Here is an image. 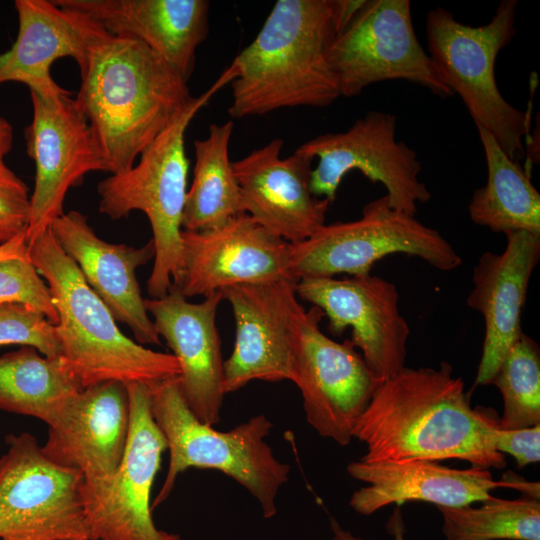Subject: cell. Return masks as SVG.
<instances>
[{
	"mask_svg": "<svg viewBox=\"0 0 540 540\" xmlns=\"http://www.w3.org/2000/svg\"><path fill=\"white\" fill-rule=\"evenodd\" d=\"M498 427L497 414L473 408L463 380L444 361L438 368L405 366L378 383L352 435L366 445L364 462L460 459L501 469Z\"/></svg>",
	"mask_w": 540,
	"mask_h": 540,
	"instance_id": "6da1fadb",
	"label": "cell"
},
{
	"mask_svg": "<svg viewBox=\"0 0 540 540\" xmlns=\"http://www.w3.org/2000/svg\"><path fill=\"white\" fill-rule=\"evenodd\" d=\"M79 71L74 100L110 174L129 170L193 99L188 82L149 47L103 28Z\"/></svg>",
	"mask_w": 540,
	"mask_h": 540,
	"instance_id": "7a4b0ae2",
	"label": "cell"
},
{
	"mask_svg": "<svg viewBox=\"0 0 540 540\" xmlns=\"http://www.w3.org/2000/svg\"><path fill=\"white\" fill-rule=\"evenodd\" d=\"M338 34L333 0H278L256 38L233 60V118L327 107L341 94L328 61Z\"/></svg>",
	"mask_w": 540,
	"mask_h": 540,
	"instance_id": "3957f363",
	"label": "cell"
},
{
	"mask_svg": "<svg viewBox=\"0 0 540 540\" xmlns=\"http://www.w3.org/2000/svg\"><path fill=\"white\" fill-rule=\"evenodd\" d=\"M58 314L60 357L82 388L116 381L150 387L180 375L173 354L154 351L127 337L108 307L89 287L51 228L28 244Z\"/></svg>",
	"mask_w": 540,
	"mask_h": 540,
	"instance_id": "277c9868",
	"label": "cell"
},
{
	"mask_svg": "<svg viewBox=\"0 0 540 540\" xmlns=\"http://www.w3.org/2000/svg\"><path fill=\"white\" fill-rule=\"evenodd\" d=\"M236 77L231 64L140 154L129 170L99 182V212L113 220L132 211L143 212L152 229L154 263L147 281L153 298L165 296L178 273L181 260L182 216L187 194L189 160L185 153L186 130L197 112L223 86Z\"/></svg>",
	"mask_w": 540,
	"mask_h": 540,
	"instance_id": "5b68a950",
	"label": "cell"
},
{
	"mask_svg": "<svg viewBox=\"0 0 540 540\" xmlns=\"http://www.w3.org/2000/svg\"><path fill=\"white\" fill-rule=\"evenodd\" d=\"M151 411L169 452L167 474L152 510L170 496L181 473L199 468L222 472L242 485L256 498L265 518L277 513L276 497L289 479L290 466L276 459L265 441L273 424L264 414L218 431L191 411L178 376L151 387Z\"/></svg>",
	"mask_w": 540,
	"mask_h": 540,
	"instance_id": "8992f818",
	"label": "cell"
},
{
	"mask_svg": "<svg viewBox=\"0 0 540 540\" xmlns=\"http://www.w3.org/2000/svg\"><path fill=\"white\" fill-rule=\"evenodd\" d=\"M517 6L516 0H503L490 22L477 27L459 22L443 7L426 18L429 56L441 80L461 97L476 126L488 130L516 161L525 155L530 116L501 95L495 62L516 33Z\"/></svg>",
	"mask_w": 540,
	"mask_h": 540,
	"instance_id": "52a82bcc",
	"label": "cell"
},
{
	"mask_svg": "<svg viewBox=\"0 0 540 540\" xmlns=\"http://www.w3.org/2000/svg\"><path fill=\"white\" fill-rule=\"evenodd\" d=\"M393 254L418 257L440 271L462 264L439 231L393 208L385 194L365 204L360 218L325 224L308 239L292 244L290 274L295 282L367 275L376 262Z\"/></svg>",
	"mask_w": 540,
	"mask_h": 540,
	"instance_id": "ba28073f",
	"label": "cell"
},
{
	"mask_svg": "<svg viewBox=\"0 0 540 540\" xmlns=\"http://www.w3.org/2000/svg\"><path fill=\"white\" fill-rule=\"evenodd\" d=\"M0 456V540H91L83 475L48 459L28 432Z\"/></svg>",
	"mask_w": 540,
	"mask_h": 540,
	"instance_id": "9c48e42d",
	"label": "cell"
},
{
	"mask_svg": "<svg viewBox=\"0 0 540 540\" xmlns=\"http://www.w3.org/2000/svg\"><path fill=\"white\" fill-rule=\"evenodd\" d=\"M323 316L317 307L305 310L300 302L293 312V383L309 425L346 446L378 383L350 339L337 342L320 329Z\"/></svg>",
	"mask_w": 540,
	"mask_h": 540,
	"instance_id": "30bf717a",
	"label": "cell"
},
{
	"mask_svg": "<svg viewBox=\"0 0 540 540\" xmlns=\"http://www.w3.org/2000/svg\"><path fill=\"white\" fill-rule=\"evenodd\" d=\"M328 61L344 97L360 95L373 83L398 79L441 98L453 95L415 34L409 0H366L334 38Z\"/></svg>",
	"mask_w": 540,
	"mask_h": 540,
	"instance_id": "8fae6325",
	"label": "cell"
},
{
	"mask_svg": "<svg viewBox=\"0 0 540 540\" xmlns=\"http://www.w3.org/2000/svg\"><path fill=\"white\" fill-rule=\"evenodd\" d=\"M126 388L130 426L124 457L112 476L82 487L91 540H181L158 529L152 518L151 490L167 443L152 415L151 387Z\"/></svg>",
	"mask_w": 540,
	"mask_h": 540,
	"instance_id": "7c38bea8",
	"label": "cell"
},
{
	"mask_svg": "<svg viewBox=\"0 0 540 540\" xmlns=\"http://www.w3.org/2000/svg\"><path fill=\"white\" fill-rule=\"evenodd\" d=\"M396 121L391 113L372 110L344 132L322 134L300 145L296 151L319 159L311 171L313 195L332 203L345 175L358 170L385 187L393 208L415 216L431 192L419 179L417 153L396 140Z\"/></svg>",
	"mask_w": 540,
	"mask_h": 540,
	"instance_id": "4fadbf2b",
	"label": "cell"
},
{
	"mask_svg": "<svg viewBox=\"0 0 540 540\" xmlns=\"http://www.w3.org/2000/svg\"><path fill=\"white\" fill-rule=\"evenodd\" d=\"M295 291L323 312L330 333L340 336L351 329L350 341L377 383L405 367L410 326L400 312L395 284L371 274L304 278Z\"/></svg>",
	"mask_w": 540,
	"mask_h": 540,
	"instance_id": "5bb4252c",
	"label": "cell"
},
{
	"mask_svg": "<svg viewBox=\"0 0 540 540\" xmlns=\"http://www.w3.org/2000/svg\"><path fill=\"white\" fill-rule=\"evenodd\" d=\"M70 95L45 98L30 92L32 120L25 139L35 164V180L25 230L27 244L64 213L70 188L90 172H106L89 124Z\"/></svg>",
	"mask_w": 540,
	"mask_h": 540,
	"instance_id": "9a60e30c",
	"label": "cell"
},
{
	"mask_svg": "<svg viewBox=\"0 0 540 540\" xmlns=\"http://www.w3.org/2000/svg\"><path fill=\"white\" fill-rule=\"evenodd\" d=\"M291 246L246 213L213 229L182 230L180 266L172 287L186 298H205L238 285L294 281Z\"/></svg>",
	"mask_w": 540,
	"mask_h": 540,
	"instance_id": "2e32d148",
	"label": "cell"
},
{
	"mask_svg": "<svg viewBox=\"0 0 540 540\" xmlns=\"http://www.w3.org/2000/svg\"><path fill=\"white\" fill-rule=\"evenodd\" d=\"M296 282L278 280L225 289L235 320V342L224 360V394L253 380L293 382L291 322L299 303Z\"/></svg>",
	"mask_w": 540,
	"mask_h": 540,
	"instance_id": "e0dca14e",
	"label": "cell"
},
{
	"mask_svg": "<svg viewBox=\"0 0 540 540\" xmlns=\"http://www.w3.org/2000/svg\"><path fill=\"white\" fill-rule=\"evenodd\" d=\"M347 472L366 484L352 494L349 502L362 515L409 501H424L437 507H462L491 498V492L499 487L518 489L539 498L538 482H527L513 473L496 481L488 469L476 466L455 469L427 460H358L347 465Z\"/></svg>",
	"mask_w": 540,
	"mask_h": 540,
	"instance_id": "ac0fdd59",
	"label": "cell"
},
{
	"mask_svg": "<svg viewBox=\"0 0 540 540\" xmlns=\"http://www.w3.org/2000/svg\"><path fill=\"white\" fill-rule=\"evenodd\" d=\"M283 140L275 138L232 162L244 212L271 233L296 244L326 224L330 202L313 195V158L295 151L281 158Z\"/></svg>",
	"mask_w": 540,
	"mask_h": 540,
	"instance_id": "d6986e66",
	"label": "cell"
},
{
	"mask_svg": "<svg viewBox=\"0 0 540 540\" xmlns=\"http://www.w3.org/2000/svg\"><path fill=\"white\" fill-rule=\"evenodd\" d=\"M223 293L189 302L171 286L160 298L145 299L159 337L165 339L180 366L179 383L183 397L204 424L220 420L224 392L221 341L216 317Z\"/></svg>",
	"mask_w": 540,
	"mask_h": 540,
	"instance_id": "ffe728a7",
	"label": "cell"
},
{
	"mask_svg": "<svg viewBox=\"0 0 540 540\" xmlns=\"http://www.w3.org/2000/svg\"><path fill=\"white\" fill-rule=\"evenodd\" d=\"M130 426L126 385L108 381L83 388L48 425L43 446L52 462L79 471L87 483L109 478L119 467Z\"/></svg>",
	"mask_w": 540,
	"mask_h": 540,
	"instance_id": "44dd1931",
	"label": "cell"
},
{
	"mask_svg": "<svg viewBox=\"0 0 540 540\" xmlns=\"http://www.w3.org/2000/svg\"><path fill=\"white\" fill-rule=\"evenodd\" d=\"M501 253L485 251L473 268L467 305L484 318L485 335L476 386L492 383L508 350L523 333L521 316L529 282L540 260V236L505 233Z\"/></svg>",
	"mask_w": 540,
	"mask_h": 540,
	"instance_id": "7402d4cb",
	"label": "cell"
},
{
	"mask_svg": "<svg viewBox=\"0 0 540 540\" xmlns=\"http://www.w3.org/2000/svg\"><path fill=\"white\" fill-rule=\"evenodd\" d=\"M50 228L115 320L128 326L139 344L160 345L136 278L137 268L155 256L152 239L137 248L106 242L75 210L64 212Z\"/></svg>",
	"mask_w": 540,
	"mask_h": 540,
	"instance_id": "603a6c76",
	"label": "cell"
},
{
	"mask_svg": "<svg viewBox=\"0 0 540 540\" xmlns=\"http://www.w3.org/2000/svg\"><path fill=\"white\" fill-rule=\"evenodd\" d=\"M14 6L18 33L12 47L0 55V85L19 82L45 98L71 94L54 81L51 67L58 59L70 57L80 70L102 27L53 0H16Z\"/></svg>",
	"mask_w": 540,
	"mask_h": 540,
	"instance_id": "cb8c5ba5",
	"label": "cell"
},
{
	"mask_svg": "<svg viewBox=\"0 0 540 540\" xmlns=\"http://www.w3.org/2000/svg\"><path fill=\"white\" fill-rule=\"evenodd\" d=\"M83 13L109 34L136 39L188 82L196 50L207 38L210 4L205 0H53Z\"/></svg>",
	"mask_w": 540,
	"mask_h": 540,
	"instance_id": "d4e9b609",
	"label": "cell"
},
{
	"mask_svg": "<svg viewBox=\"0 0 540 540\" xmlns=\"http://www.w3.org/2000/svg\"><path fill=\"white\" fill-rule=\"evenodd\" d=\"M476 127L485 153L487 182L472 194L470 219L493 232L527 231L540 236V194L530 171L511 159L488 130Z\"/></svg>",
	"mask_w": 540,
	"mask_h": 540,
	"instance_id": "484cf974",
	"label": "cell"
},
{
	"mask_svg": "<svg viewBox=\"0 0 540 540\" xmlns=\"http://www.w3.org/2000/svg\"><path fill=\"white\" fill-rule=\"evenodd\" d=\"M233 127L232 121L212 123L208 136L194 142L193 179L182 216L184 231L213 229L245 213L229 159Z\"/></svg>",
	"mask_w": 540,
	"mask_h": 540,
	"instance_id": "4316f807",
	"label": "cell"
},
{
	"mask_svg": "<svg viewBox=\"0 0 540 540\" xmlns=\"http://www.w3.org/2000/svg\"><path fill=\"white\" fill-rule=\"evenodd\" d=\"M82 389L61 357H47L28 346L0 356L3 411L34 417L48 426Z\"/></svg>",
	"mask_w": 540,
	"mask_h": 540,
	"instance_id": "83f0119b",
	"label": "cell"
},
{
	"mask_svg": "<svg viewBox=\"0 0 540 540\" xmlns=\"http://www.w3.org/2000/svg\"><path fill=\"white\" fill-rule=\"evenodd\" d=\"M479 507L438 506L446 540H540V502L492 496Z\"/></svg>",
	"mask_w": 540,
	"mask_h": 540,
	"instance_id": "f1b7e54d",
	"label": "cell"
},
{
	"mask_svg": "<svg viewBox=\"0 0 540 540\" xmlns=\"http://www.w3.org/2000/svg\"><path fill=\"white\" fill-rule=\"evenodd\" d=\"M503 398L499 428L540 424V350L524 332L508 350L492 380Z\"/></svg>",
	"mask_w": 540,
	"mask_h": 540,
	"instance_id": "f546056e",
	"label": "cell"
},
{
	"mask_svg": "<svg viewBox=\"0 0 540 540\" xmlns=\"http://www.w3.org/2000/svg\"><path fill=\"white\" fill-rule=\"evenodd\" d=\"M1 304L27 305L42 313L52 324L58 323V314L49 287L29 254L0 259Z\"/></svg>",
	"mask_w": 540,
	"mask_h": 540,
	"instance_id": "4dcf8cb0",
	"label": "cell"
},
{
	"mask_svg": "<svg viewBox=\"0 0 540 540\" xmlns=\"http://www.w3.org/2000/svg\"><path fill=\"white\" fill-rule=\"evenodd\" d=\"M7 345L32 347L51 358L61 352L55 325L23 304L0 305V347Z\"/></svg>",
	"mask_w": 540,
	"mask_h": 540,
	"instance_id": "1f68e13d",
	"label": "cell"
},
{
	"mask_svg": "<svg viewBox=\"0 0 540 540\" xmlns=\"http://www.w3.org/2000/svg\"><path fill=\"white\" fill-rule=\"evenodd\" d=\"M30 209L28 187L0 158V224L26 230Z\"/></svg>",
	"mask_w": 540,
	"mask_h": 540,
	"instance_id": "d6a6232c",
	"label": "cell"
},
{
	"mask_svg": "<svg viewBox=\"0 0 540 540\" xmlns=\"http://www.w3.org/2000/svg\"><path fill=\"white\" fill-rule=\"evenodd\" d=\"M494 445L498 452L513 456L518 467H524L540 460V424L518 428H497Z\"/></svg>",
	"mask_w": 540,
	"mask_h": 540,
	"instance_id": "836d02e7",
	"label": "cell"
},
{
	"mask_svg": "<svg viewBox=\"0 0 540 540\" xmlns=\"http://www.w3.org/2000/svg\"><path fill=\"white\" fill-rule=\"evenodd\" d=\"M331 528L334 534L332 540H362L361 538L355 537L349 531L343 530L340 525L334 520H331ZM389 528L394 534V540H405L403 536V525L401 520V514L397 510L395 515L391 518L389 523Z\"/></svg>",
	"mask_w": 540,
	"mask_h": 540,
	"instance_id": "e575fe53",
	"label": "cell"
},
{
	"mask_svg": "<svg viewBox=\"0 0 540 540\" xmlns=\"http://www.w3.org/2000/svg\"><path fill=\"white\" fill-rule=\"evenodd\" d=\"M29 254L25 230L0 245V259L22 257Z\"/></svg>",
	"mask_w": 540,
	"mask_h": 540,
	"instance_id": "d590c367",
	"label": "cell"
},
{
	"mask_svg": "<svg viewBox=\"0 0 540 540\" xmlns=\"http://www.w3.org/2000/svg\"><path fill=\"white\" fill-rule=\"evenodd\" d=\"M13 145V127L3 117H0V158L4 157L11 151Z\"/></svg>",
	"mask_w": 540,
	"mask_h": 540,
	"instance_id": "8d00e7d4",
	"label": "cell"
},
{
	"mask_svg": "<svg viewBox=\"0 0 540 540\" xmlns=\"http://www.w3.org/2000/svg\"><path fill=\"white\" fill-rule=\"evenodd\" d=\"M19 232L0 224V245L11 239Z\"/></svg>",
	"mask_w": 540,
	"mask_h": 540,
	"instance_id": "74e56055",
	"label": "cell"
}]
</instances>
